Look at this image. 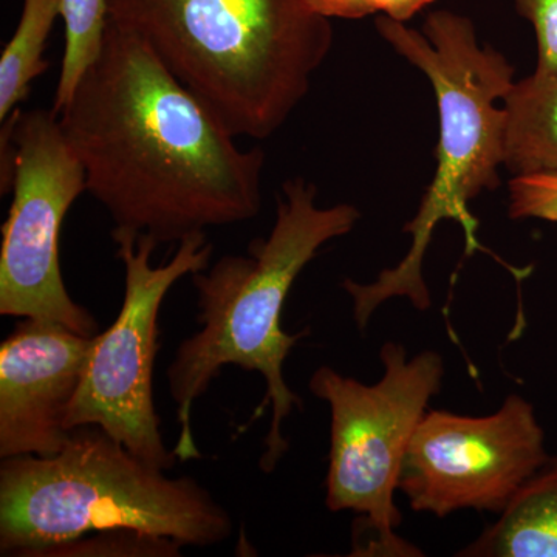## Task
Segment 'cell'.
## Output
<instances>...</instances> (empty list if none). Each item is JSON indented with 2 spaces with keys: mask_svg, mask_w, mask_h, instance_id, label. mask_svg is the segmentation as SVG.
<instances>
[{
  "mask_svg": "<svg viewBox=\"0 0 557 557\" xmlns=\"http://www.w3.org/2000/svg\"><path fill=\"white\" fill-rule=\"evenodd\" d=\"M58 115L86 193L113 230L180 244L258 218L265 152L240 149L153 51L112 21Z\"/></svg>",
  "mask_w": 557,
  "mask_h": 557,
  "instance_id": "cell-1",
  "label": "cell"
},
{
  "mask_svg": "<svg viewBox=\"0 0 557 557\" xmlns=\"http://www.w3.org/2000/svg\"><path fill=\"white\" fill-rule=\"evenodd\" d=\"M317 196V186L306 178L287 180L282 196L276 197V222L269 236L249 242L247 255L222 256L214 265L190 276L200 330L180 344L166 370L168 387L177 406L180 434L172 449L177 460L201 457L194 438L193 408L228 366L259 372L265 381V397L251 418L258 420L269 406L273 409L260 469L270 474L287 453L282 426L304 405L285 383L284 362L309 332H284L282 310L300 271L317 258L319 249L346 236L361 218L354 205L319 208Z\"/></svg>",
  "mask_w": 557,
  "mask_h": 557,
  "instance_id": "cell-2",
  "label": "cell"
},
{
  "mask_svg": "<svg viewBox=\"0 0 557 557\" xmlns=\"http://www.w3.org/2000/svg\"><path fill=\"white\" fill-rule=\"evenodd\" d=\"M109 21L138 36L234 135L267 139L307 97L333 28L307 0H108Z\"/></svg>",
  "mask_w": 557,
  "mask_h": 557,
  "instance_id": "cell-3",
  "label": "cell"
},
{
  "mask_svg": "<svg viewBox=\"0 0 557 557\" xmlns=\"http://www.w3.org/2000/svg\"><path fill=\"white\" fill-rule=\"evenodd\" d=\"M381 38L399 57L423 72L437 100L440 138L437 170L416 218L406 223L412 236L406 258L384 270L372 284L346 278L343 287L354 299V318L364 330L373 311L391 298H408L418 310L431 307L423 277V260L434 231L443 220H456L472 239L475 220L469 203L483 190L500 185L498 168L505 163L507 113L497 108L515 81V67L493 47H482L468 17L448 10L432 11L423 32L380 16Z\"/></svg>",
  "mask_w": 557,
  "mask_h": 557,
  "instance_id": "cell-4",
  "label": "cell"
},
{
  "mask_svg": "<svg viewBox=\"0 0 557 557\" xmlns=\"http://www.w3.org/2000/svg\"><path fill=\"white\" fill-rule=\"evenodd\" d=\"M233 519L197 480L132 454L98 426L70 431L53 457L2 458L0 555L44 549L109 530H137L183 547H214Z\"/></svg>",
  "mask_w": 557,
  "mask_h": 557,
  "instance_id": "cell-5",
  "label": "cell"
},
{
  "mask_svg": "<svg viewBox=\"0 0 557 557\" xmlns=\"http://www.w3.org/2000/svg\"><path fill=\"white\" fill-rule=\"evenodd\" d=\"M384 376L373 386L321 368L310 380L314 397L330 408L327 497L330 511L362 516L355 547L357 556H421L395 533L401 512L395 505L399 472L410 438L428 405L442 391V355L426 350L408 359L406 348L386 343L381 348Z\"/></svg>",
  "mask_w": 557,
  "mask_h": 557,
  "instance_id": "cell-6",
  "label": "cell"
},
{
  "mask_svg": "<svg viewBox=\"0 0 557 557\" xmlns=\"http://www.w3.org/2000/svg\"><path fill=\"white\" fill-rule=\"evenodd\" d=\"M112 239L124 267L123 306L115 322L94 336L65 428H101L141 460L168 471L177 457L164 445L153 401L159 314L175 282L208 269L212 244L207 233L193 234L180 242L170 262L153 267L150 258L159 244L149 236L112 230Z\"/></svg>",
  "mask_w": 557,
  "mask_h": 557,
  "instance_id": "cell-7",
  "label": "cell"
},
{
  "mask_svg": "<svg viewBox=\"0 0 557 557\" xmlns=\"http://www.w3.org/2000/svg\"><path fill=\"white\" fill-rule=\"evenodd\" d=\"M13 160V200L0 244V314L60 322L97 336V319L69 295L61 273L62 222L86 172L53 109L16 110L2 121L0 163Z\"/></svg>",
  "mask_w": 557,
  "mask_h": 557,
  "instance_id": "cell-8",
  "label": "cell"
},
{
  "mask_svg": "<svg viewBox=\"0 0 557 557\" xmlns=\"http://www.w3.org/2000/svg\"><path fill=\"white\" fill-rule=\"evenodd\" d=\"M533 405L509 395L493 416L428 410L410 438L398 490L417 512L472 508L500 515L549 460Z\"/></svg>",
  "mask_w": 557,
  "mask_h": 557,
  "instance_id": "cell-9",
  "label": "cell"
},
{
  "mask_svg": "<svg viewBox=\"0 0 557 557\" xmlns=\"http://www.w3.org/2000/svg\"><path fill=\"white\" fill-rule=\"evenodd\" d=\"M94 338L40 318H22L0 346V457H53Z\"/></svg>",
  "mask_w": 557,
  "mask_h": 557,
  "instance_id": "cell-10",
  "label": "cell"
},
{
  "mask_svg": "<svg viewBox=\"0 0 557 557\" xmlns=\"http://www.w3.org/2000/svg\"><path fill=\"white\" fill-rule=\"evenodd\" d=\"M498 516L458 556L557 557V457L549 458Z\"/></svg>",
  "mask_w": 557,
  "mask_h": 557,
  "instance_id": "cell-11",
  "label": "cell"
},
{
  "mask_svg": "<svg viewBox=\"0 0 557 557\" xmlns=\"http://www.w3.org/2000/svg\"><path fill=\"white\" fill-rule=\"evenodd\" d=\"M505 163L512 177L557 175V73H533L504 100Z\"/></svg>",
  "mask_w": 557,
  "mask_h": 557,
  "instance_id": "cell-12",
  "label": "cell"
},
{
  "mask_svg": "<svg viewBox=\"0 0 557 557\" xmlns=\"http://www.w3.org/2000/svg\"><path fill=\"white\" fill-rule=\"evenodd\" d=\"M61 0H24L16 32L0 54V123L10 119L30 95L33 81L47 72L44 60Z\"/></svg>",
  "mask_w": 557,
  "mask_h": 557,
  "instance_id": "cell-13",
  "label": "cell"
},
{
  "mask_svg": "<svg viewBox=\"0 0 557 557\" xmlns=\"http://www.w3.org/2000/svg\"><path fill=\"white\" fill-rule=\"evenodd\" d=\"M64 54L53 109L60 113L100 54L109 21L108 0H61Z\"/></svg>",
  "mask_w": 557,
  "mask_h": 557,
  "instance_id": "cell-14",
  "label": "cell"
},
{
  "mask_svg": "<svg viewBox=\"0 0 557 557\" xmlns=\"http://www.w3.org/2000/svg\"><path fill=\"white\" fill-rule=\"evenodd\" d=\"M182 544L137 530H109L53 545L38 557H178Z\"/></svg>",
  "mask_w": 557,
  "mask_h": 557,
  "instance_id": "cell-15",
  "label": "cell"
},
{
  "mask_svg": "<svg viewBox=\"0 0 557 557\" xmlns=\"http://www.w3.org/2000/svg\"><path fill=\"white\" fill-rule=\"evenodd\" d=\"M509 218L557 223V175H519L509 180Z\"/></svg>",
  "mask_w": 557,
  "mask_h": 557,
  "instance_id": "cell-16",
  "label": "cell"
},
{
  "mask_svg": "<svg viewBox=\"0 0 557 557\" xmlns=\"http://www.w3.org/2000/svg\"><path fill=\"white\" fill-rule=\"evenodd\" d=\"M523 20L533 25L537 42L534 73H557V0H512Z\"/></svg>",
  "mask_w": 557,
  "mask_h": 557,
  "instance_id": "cell-17",
  "label": "cell"
},
{
  "mask_svg": "<svg viewBox=\"0 0 557 557\" xmlns=\"http://www.w3.org/2000/svg\"><path fill=\"white\" fill-rule=\"evenodd\" d=\"M307 3L327 20H362L372 14L368 0H307Z\"/></svg>",
  "mask_w": 557,
  "mask_h": 557,
  "instance_id": "cell-18",
  "label": "cell"
},
{
  "mask_svg": "<svg viewBox=\"0 0 557 557\" xmlns=\"http://www.w3.org/2000/svg\"><path fill=\"white\" fill-rule=\"evenodd\" d=\"M434 2L435 0H368V5L372 14L381 13L388 20L406 24Z\"/></svg>",
  "mask_w": 557,
  "mask_h": 557,
  "instance_id": "cell-19",
  "label": "cell"
}]
</instances>
